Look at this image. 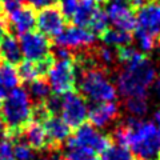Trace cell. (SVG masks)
Here are the masks:
<instances>
[{
	"mask_svg": "<svg viewBox=\"0 0 160 160\" xmlns=\"http://www.w3.org/2000/svg\"><path fill=\"white\" fill-rule=\"evenodd\" d=\"M68 142L93 153H102L111 144L112 140L109 136L100 132L98 128H95L92 124H82L76 128L73 136Z\"/></svg>",
	"mask_w": 160,
	"mask_h": 160,
	"instance_id": "8",
	"label": "cell"
},
{
	"mask_svg": "<svg viewBox=\"0 0 160 160\" xmlns=\"http://www.w3.org/2000/svg\"><path fill=\"white\" fill-rule=\"evenodd\" d=\"M20 84V78L16 68L8 63H0V88L3 89H15Z\"/></svg>",
	"mask_w": 160,
	"mask_h": 160,
	"instance_id": "20",
	"label": "cell"
},
{
	"mask_svg": "<svg viewBox=\"0 0 160 160\" xmlns=\"http://www.w3.org/2000/svg\"><path fill=\"white\" fill-rule=\"evenodd\" d=\"M48 84L55 95L71 92L78 83V66L75 59H55L48 69Z\"/></svg>",
	"mask_w": 160,
	"mask_h": 160,
	"instance_id": "5",
	"label": "cell"
},
{
	"mask_svg": "<svg viewBox=\"0 0 160 160\" xmlns=\"http://www.w3.org/2000/svg\"><path fill=\"white\" fill-rule=\"evenodd\" d=\"M95 62L104 69L111 68L118 63L116 51H113L112 47H108V46L99 47L96 49V52H95Z\"/></svg>",
	"mask_w": 160,
	"mask_h": 160,
	"instance_id": "24",
	"label": "cell"
},
{
	"mask_svg": "<svg viewBox=\"0 0 160 160\" xmlns=\"http://www.w3.org/2000/svg\"><path fill=\"white\" fill-rule=\"evenodd\" d=\"M76 66L80 68L78 75V86L83 98H87L95 103H107L116 99L118 89L112 84L107 75V69L96 64L89 53L80 55Z\"/></svg>",
	"mask_w": 160,
	"mask_h": 160,
	"instance_id": "2",
	"label": "cell"
},
{
	"mask_svg": "<svg viewBox=\"0 0 160 160\" xmlns=\"http://www.w3.org/2000/svg\"><path fill=\"white\" fill-rule=\"evenodd\" d=\"M99 11V3L96 0H80L78 8L75 9L71 20L73 26L88 28L95 13Z\"/></svg>",
	"mask_w": 160,
	"mask_h": 160,
	"instance_id": "18",
	"label": "cell"
},
{
	"mask_svg": "<svg viewBox=\"0 0 160 160\" xmlns=\"http://www.w3.org/2000/svg\"><path fill=\"white\" fill-rule=\"evenodd\" d=\"M111 138L116 144L128 147L140 160H158L160 156V129L153 122L129 116L113 129Z\"/></svg>",
	"mask_w": 160,
	"mask_h": 160,
	"instance_id": "1",
	"label": "cell"
},
{
	"mask_svg": "<svg viewBox=\"0 0 160 160\" xmlns=\"http://www.w3.org/2000/svg\"><path fill=\"white\" fill-rule=\"evenodd\" d=\"M42 126L44 127V131L47 133L51 149L59 148L66 140H68V136L71 133V127L58 115H49L43 122Z\"/></svg>",
	"mask_w": 160,
	"mask_h": 160,
	"instance_id": "14",
	"label": "cell"
},
{
	"mask_svg": "<svg viewBox=\"0 0 160 160\" xmlns=\"http://www.w3.org/2000/svg\"><path fill=\"white\" fill-rule=\"evenodd\" d=\"M64 26H66V18L55 6L42 8L36 16V27L39 32L46 38H56L62 33Z\"/></svg>",
	"mask_w": 160,
	"mask_h": 160,
	"instance_id": "11",
	"label": "cell"
},
{
	"mask_svg": "<svg viewBox=\"0 0 160 160\" xmlns=\"http://www.w3.org/2000/svg\"><path fill=\"white\" fill-rule=\"evenodd\" d=\"M55 44L69 51L73 49V51L87 52L95 46V33L87 28L72 26L63 29L62 33L55 38Z\"/></svg>",
	"mask_w": 160,
	"mask_h": 160,
	"instance_id": "7",
	"label": "cell"
},
{
	"mask_svg": "<svg viewBox=\"0 0 160 160\" xmlns=\"http://www.w3.org/2000/svg\"><path fill=\"white\" fill-rule=\"evenodd\" d=\"M158 160H160V156H159V159H158Z\"/></svg>",
	"mask_w": 160,
	"mask_h": 160,
	"instance_id": "41",
	"label": "cell"
},
{
	"mask_svg": "<svg viewBox=\"0 0 160 160\" xmlns=\"http://www.w3.org/2000/svg\"><path fill=\"white\" fill-rule=\"evenodd\" d=\"M60 2V11L64 15V18L71 19L75 12V9L78 8L80 0H59Z\"/></svg>",
	"mask_w": 160,
	"mask_h": 160,
	"instance_id": "29",
	"label": "cell"
},
{
	"mask_svg": "<svg viewBox=\"0 0 160 160\" xmlns=\"http://www.w3.org/2000/svg\"><path fill=\"white\" fill-rule=\"evenodd\" d=\"M6 136H8L7 127H6V123L3 122V119L0 118V140H4Z\"/></svg>",
	"mask_w": 160,
	"mask_h": 160,
	"instance_id": "32",
	"label": "cell"
},
{
	"mask_svg": "<svg viewBox=\"0 0 160 160\" xmlns=\"http://www.w3.org/2000/svg\"><path fill=\"white\" fill-rule=\"evenodd\" d=\"M16 143L13 146L15 159L16 160H33L35 159V151L29 147V144L22 138V135L15 138Z\"/></svg>",
	"mask_w": 160,
	"mask_h": 160,
	"instance_id": "26",
	"label": "cell"
},
{
	"mask_svg": "<svg viewBox=\"0 0 160 160\" xmlns=\"http://www.w3.org/2000/svg\"><path fill=\"white\" fill-rule=\"evenodd\" d=\"M51 96V87L47 80L36 79L29 83V98L35 99L38 103H44Z\"/></svg>",
	"mask_w": 160,
	"mask_h": 160,
	"instance_id": "22",
	"label": "cell"
},
{
	"mask_svg": "<svg viewBox=\"0 0 160 160\" xmlns=\"http://www.w3.org/2000/svg\"><path fill=\"white\" fill-rule=\"evenodd\" d=\"M38 160H48V159H44V158H42V159H38Z\"/></svg>",
	"mask_w": 160,
	"mask_h": 160,
	"instance_id": "40",
	"label": "cell"
},
{
	"mask_svg": "<svg viewBox=\"0 0 160 160\" xmlns=\"http://www.w3.org/2000/svg\"><path fill=\"white\" fill-rule=\"evenodd\" d=\"M22 138L29 144V147H31L33 151L51 149V144L48 142L44 127L38 122L31 120L22 131Z\"/></svg>",
	"mask_w": 160,
	"mask_h": 160,
	"instance_id": "16",
	"label": "cell"
},
{
	"mask_svg": "<svg viewBox=\"0 0 160 160\" xmlns=\"http://www.w3.org/2000/svg\"><path fill=\"white\" fill-rule=\"evenodd\" d=\"M60 113L62 119L71 128H78L88 118L87 102L78 92H67L60 96Z\"/></svg>",
	"mask_w": 160,
	"mask_h": 160,
	"instance_id": "6",
	"label": "cell"
},
{
	"mask_svg": "<svg viewBox=\"0 0 160 160\" xmlns=\"http://www.w3.org/2000/svg\"><path fill=\"white\" fill-rule=\"evenodd\" d=\"M138 160H140V159H138Z\"/></svg>",
	"mask_w": 160,
	"mask_h": 160,
	"instance_id": "42",
	"label": "cell"
},
{
	"mask_svg": "<svg viewBox=\"0 0 160 160\" xmlns=\"http://www.w3.org/2000/svg\"><path fill=\"white\" fill-rule=\"evenodd\" d=\"M108 23L109 22H108V18H107L106 11H103V9L99 8V11L95 13V16L92 18L91 23H89L88 29L92 33H98L99 36H100V35H102L108 28Z\"/></svg>",
	"mask_w": 160,
	"mask_h": 160,
	"instance_id": "27",
	"label": "cell"
},
{
	"mask_svg": "<svg viewBox=\"0 0 160 160\" xmlns=\"http://www.w3.org/2000/svg\"><path fill=\"white\" fill-rule=\"evenodd\" d=\"M156 80L155 66L143 53L133 60L123 64V69L118 75V91L123 99L147 98L148 89Z\"/></svg>",
	"mask_w": 160,
	"mask_h": 160,
	"instance_id": "3",
	"label": "cell"
},
{
	"mask_svg": "<svg viewBox=\"0 0 160 160\" xmlns=\"http://www.w3.org/2000/svg\"><path fill=\"white\" fill-rule=\"evenodd\" d=\"M4 98H6V93H4V91H3L2 88H0V108H2V106H3Z\"/></svg>",
	"mask_w": 160,
	"mask_h": 160,
	"instance_id": "37",
	"label": "cell"
},
{
	"mask_svg": "<svg viewBox=\"0 0 160 160\" xmlns=\"http://www.w3.org/2000/svg\"><path fill=\"white\" fill-rule=\"evenodd\" d=\"M4 20H6L7 28L12 29L19 36L29 32L36 26V16H35L32 7L19 6L18 8L12 9L11 12L6 13V19Z\"/></svg>",
	"mask_w": 160,
	"mask_h": 160,
	"instance_id": "13",
	"label": "cell"
},
{
	"mask_svg": "<svg viewBox=\"0 0 160 160\" xmlns=\"http://www.w3.org/2000/svg\"><path fill=\"white\" fill-rule=\"evenodd\" d=\"M108 22L113 28L122 31L131 32L136 27V16L133 13V8L124 3H109L106 9Z\"/></svg>",
	"mask_w": 160,
	"mask_h": 160,
	"instance_id": "12",
	"label": "cell"
},
{
	"mask_svg": "<svg viewBox=\"0 0 160 160\" xmlns=\"http://www.w3.org/2000/svg\"><path fill=\"white\" fill-rule=\"evenodd\" d=\"M29 3V6L32 8H36V9H42V8H46V7H51L53 6L58 0H27Z\"/></svg>",
	"mask_w": 160,
	"mask_h": 160,
	"instance_id": "31",
	"label": "cell"
},
{
	"mask_svg": "<svg viewBox=\"0 0 160 160\" xmlns=\"http://www.w3.org/2000/svg\"><path fill=\"white\" fill-rule=\"evenodd\" d=\"M107 2H109V3H124V4H128L129 6V2H131V0H107Z\"/></svg>",
	"mask_w": 160,
	"mask_h": 160,
	"instance_id": "36",
	"label": "cell"
},
{
	"mask_svg": "<svg viewBox=\"0 0 160 160\" xmlns=\"http://www.w3.org/2000/svg\"><path fill=\"white\" fill-rule=\"evenodd\" d=\"M32 102L24 88H15L4 98L0 108V118L6 123L8 136L18 138L22 135L24 127L32 120Z\"/></svg>",
	"mask_w": 160,
	"mask_h": 160,
	"instance_id": "4",
	"label": "cell"
},
{
	"mask_svg": "<svg viewBox=\"0 0 160 160\" xmlns=\"http://www.w3.org/2000/svg\"><path fill=\"white\" fill-rule=\"evenodd\" d=\"M153 123H155V126L160 129V109H158V111L153 113Z\"/></svg>",
	"mask_w": 160,
	"mask_h": 160,
	"instance_id": "34",
	"label": "cell"
},
{
	"mask_svg": "<svg viewBox=\"0 0 160 160\" xmlns=\"http://www.w3.org/2000/svg\"><path fill=\"white\" fill-rule=\"evenodd\" d=\"M0 58L4 63H8L11 66H16L22 62L23 53L20 48V43L13 35H6L0 42Z\"/></svg>",
	"mask_w": 160,
	"mask_h": 160,
	"instance_id": "17",
	"label": "cell"
},
{
	"mask_svg": "<svg viewBox=\"0 0 160 160\" xmlns=\"http://www.w3.org/2000/svg\"><path fill=\"white\" fill-rule=\"evenodd\" d=\"M7 24H6V20L0 18V42H2V39L7 35Z\"/></svg>",
	"mask_w": 160,
	"mask_h": 160,
	"instance_id": "33",
	"label": "cell"
},
{
	"mask_svg": "<svg viewBox=\"0 0 160 160\" xmlns=\"http://www.w3.org/2000/svg\"><path fill=\"white\" fill-rule=\"evenodd\" d=\"M62 158L64 160H98L96 153L88 151L86 148L78 147L69 142H67V146L64 148Z\"/></svg>",
	"mask_w": 160,
	"mask_h": 160,
	"instance_id": "23",
	"label": "cell"
},
{
	"mask_svg": "<svg viewBox=\"0 0 160 160\" xmlns=\"http://www.w3.org/2000/svg\"><path fill=\"white\" fill-rule=\"evenodd\" d=\"M0 160H16L13 144L9 140H0Z\"/></svg>",
	"mask_w": 160,
	"mask_h": 160,
	"instance_id": "30",
	"label": "cell"
},
{
	"mask_svg": "<svg viewBox=\"0 0 160 160\" xmlns=\"http://www.w3.org/2000/svg\"><path fill=\"white\" fill-rule=\"evenodd\" d=\"M100 40L108 47H123L129 46V43L132 42V35L131 32L118 28H107L100 35Z\"/></svg>",
	"mask_w": 160,
	"mask_h": 160,
	"instance_id": "19",
	"label": "cell"
},
{
	"mask_svg": "<svg viewBox=\"0 0 160 160\" xmlns=\"http://www.w3.org/2000/svg\"><path fill=\"white\" fill-rule=\"evenodd\" d=\"M52 160H64L62 156H59V155H55V156L52 158Z\"/></svg>",
	"mask_w": 160,
	"mask_h": 160,
	"instance_id": "38",
	"label": "cell"
},
{
	"mask_svg": "<svg viewBox=\"0 0 160 160\" xmlns=\"http://www.w3.org/2000/svg\"><path fill=\"white\" fill-rule=\"evenodd\" d=\"M135 38H136V42H138L139 47L143 52H151L155 48V46H156V43H158L156 38L149 36V35L139 32V31H136V33H135Z\"/></svg>",
	"mask_w": 160,
	"mask_h": 160,
	"instance_id": "28",
	"label": "cell"
},
{
	"mask_svg": "<svg viewBox=\"0 0 160 160\" xmlns=\"http://www.w3.org/2000/svg\"><path fill=\"white\" fill-rule=\"evenodd\" d=\"M124 108L131 115V118H142L148 112V102L147 98H132L124 99Z\"/></svg>",
	"mask_w": 160,
	"mask_h": 160,
	"instance_id": "25",
	"label": "cell"
},
{
	"mask_svg": "<svg viewBox=\"0 0 160 160\" xmlns=\"http://www.w3.org/2000/svg\"><path fill=\"white\" fill-rule=\"evenodd\" d=\"M119 116V106L113 102L98 103L88 109V119L95 128H106Z\"/></svg>",
	"mask_w": 160,
	"mask_h": 160,
	"instance_id": "15",
	"label": "cell"
},
{
	"mask_svg": "<svg viewBox=\"0 0 160 160\" xmlns=\"http://www.w3.org/2000/svg\"><path fill=\"white\" fill-rule=\"evenodd\" d=\"M99 160H133V153L126 146H120L116 143H111L100 153Z\"/></svg>",
	"mask_w": 160,
	"mask_h": 160,
	"instance_id": "21",
	"label": "cell"
},
{
	"mask_svg": "<svg viewBox=\"0 0 160 160\" xmlns=\"http://www.w3.org/2000/svg\"><path fill=\"white\" fill-rule=\"evenodd\" d=\"M20 48L22 53L29 62H43L52 56L51 44L48 39L40 32L29 31L20 35Z\"/></svg>",
	"mask_w": 160,
	"mask_h": 160,
	"instance_id": "9",
	"label": "cell"
},
{
	"mask_svg": "<svg viewBox=\"0 0 160 160\" xmlns=\"http://www.w3.org/2000/svg\"><path fill=\"white\" fill-rule=\"evenodd\" d=\"M3 13V4H2V0H0V15Z\"/></svg>",
	"mask_w": 160,
	"mask_h": 160,
	"instance_id": "39",
	"label": "cell"
},
{
	"mask_svg": "<svg viewBox=\"0 0 160 160\" xmlns=\"http://www.w3.org/2000/svg\"><path fill=\"white\" fill-rule=\"evenodd\" d=\"M136 31L149 36H160V0H148L138 9Z\"/></svg>",
	"mask_w": 160,
	"mask_h": 160,
	"instance_id": "10",
	"label": "cell"
},
{
	"mask_svg": "<svg viewBox=\"0 0 160 160\" xmlns=\"http://www.w3.org/2000/svg\"><path fill=\"white\" fill-rule=\"evenodd\" d=\"M155 91H156L158 98L160 99V79H159V80H156V84H155Z\"/></svg>",
	"mask_w": 160,
	"mask_h": 160,
	"instance_id": "35",
	"label": "cell"
}]
</instances>
